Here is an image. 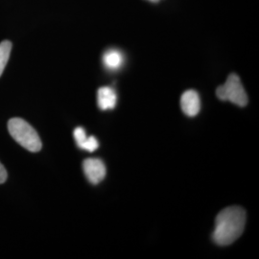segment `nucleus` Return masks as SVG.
<instances>
[{
	"mask_svg": "<svg viewBox=\"0 0 259 259\" xmlns=\"http://www.w3.org/2000/svg\"><path fill=\"white\" fill-rule=\"evenodd\" d=\"M247 215L240 206L223 209L215 219L212 239L219 246H229L237 240L245 230Z\"/></svg>",
	"mask_w": 259,
	"mask_h": 259,
	"instance_id": "1",
	"label": "nucleus"
},
{
	"mask_svg": "<svg viewBox=\"0 0 259 259\" xmlns=\"http://www.w3.org/2000/svg\"><path fill=\"white\" fill-rule=\"evenodd\" d=\"M10 135L20 146L30 152L37 153L41 149V140L34 129L26 121L21 118H12L8 123Z\"/></svg>",
	"mask_w": 259,
	"mask_h": 259,
	"instance_id": "2",
	"label": "nucleus"
},
{
	"mask_svg": "<svg viewBox=\"0 0 259 259\" xmlns=\"http://www.w3.org/2000/svg\"><path fill=\"white\" fill-rule=\"evenodd\" d=\"M216 95L221 101H230L239 107H245L248 104V95L240 78L234 73L229 76L226 83L217 88Z\"/></svg>",
	"mask_w": 259,
	"mask_h": 259,
	"instance_id": "3",
	"label": "nucleus"
},
{
	"mask_svg": "<svg viewBox=\"0 0 259 259\" xmlns=\"http://www.w3.org/2000/svg\"><path fill=\"white\" fill-rule=\"evenodd\" d=\"M83 168L87 179L93 185L99 184L106 177V166L99 158H87L83 161Z\"/></svg>",
	"mask_w": 259,
	"mask_h": 259,
	"instance_id": "4",
	"label": "nucleus"
},
{
	"mask_svg": "<svg viewBox=\"0 0 259 259\" xmlns=\"http://www.w3.org/2000/svg\"><path fill=\"white\" fill-rule=\"evenodd\" d=\"M181 107L187 116H196L201 110V100L198 93L193 90L184 93L181 97Z\"/></svg>",
	"mask_w": 259,
	"mask_h": 259,
	"instance_id": "5",
	"label": "nucleus"
},
{
	"mask_svg": "<svg viewBox=\"0 0 259 259\" xmlns=\"http://www.w3.org/2000/svg\"><path fill=\"white\" fill-rule=\"evenodd\" d=\"M97 103L102 111L114 109L117 103V96L114 90L110 87L100 88L97 93Z\"/></svg>",
	"mask_w": 259,
	"mask_h": 259,
	"instance_id": "6",
	"label": "nucleus"
},
{
	"mask_svg": "<svg viewBox=\"0 0 259 259\" xmlns=\"http://www.w3.org/2000/svg\"><path fill=\"white\" fill-rule=\"evenodd\" d=\"M103 64L110 70H117L124 64V56L117 49H109L103 55Z\"/></svg>",
	"mask_w": 259,
	"mask_h": 259,
	"instance_id": "7",
	"label": "nucleus"
},
{
	"mask_svg": "<svg viewBox=\"0 0 259 259\" xmlns=\"http://www.w3.org/2000/svg\"><path fill=\"white\" fill-rule=\"evenodd\" d=\"M12 50V42L9 40H3L0 44V76L3 73L9 61Z\"/></svg>",
	"mask_w": 259,
	"mask_h": 259,
	"instance_id": "8",
	"label": "nucleus"
},
{
	"mask_svg": "<svg viewBox=\"0 0 259 259\" xmlns=\"http://www.w3.org/2000/svg\"><path fill=\"white\" fill-rule=\"evenodd\" d=\"M99 147V142L94 137H88L80 148L93 153Z\"/></svg>",
	"mask_w": 259,
	"mask_h": 259,
	"instance_id": "9",
	"label": "nucleus"
},
{
	"mask_svg": "<svg viewBox=\"0 0 259 259\" xmlns=\"http://www.w3.org/2000/svg\"><path fill=\"white\" fill-rule=\"evenodd\" d=\"M87 134L85 131L82 127H78L74 130V139L76 140V143L79 147L83 144V141L87 139Z\"/></svg>",
	"mask_w": 259,
	"mask_h": 259,
	"instance_id": "10",
	"label": "nucleus"
},
{
	"mask_svg": "<svg viewBox=\"0 0 259 259\" xmlns=\"http://www.w3.org/2000/svg\"><path fill=\"white\" fill-rule=\"evenodd\" d=\"M7 176H8V174H7L5 167L3 166V164L0 162V184H3L6 182Z\"/></svg>",
	"mask_w": 259,
	"mask_h": 259,
	"instance_id": "11",
	"label": "nucleus"
},
{
	"mask_svg": "<svg viewBox=\"0 0 259 259\" xmlns=\"http://www.w3.org/2000/svg\"><path fill=\"white\" fill-rule=\"evenodd\" d=\"M150 2H153V3H157V2H159L160 0H148Z\"/></svg>",
	"mask_w": 259,
	"mask_h": 259,
	"instance_id": "12",
	"label": "nucleus"
}]
</instances>
